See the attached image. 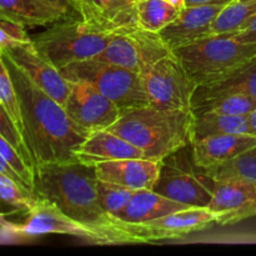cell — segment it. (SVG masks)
<instances>
[{
  "instance_id": "8",
  "label": "cell",
  "mask_w": 256,
  "mask_h": 256,
  "mask_svg": "<svg viewBox=\"0 0 256 256\" xmlns=\"http://www.w3.org/2000/svg\"><path fill=\"white\" fill-rule=\"evenodd\" d=\"M20 222L8 220L0 212V229L6 234L20 238H36L48 234H62L80 238L92 244H110L109 239L98 230L78 222L65 215L52 202L38 196L34 206Z\"/></svg>"
},
{
  "instance_id": "12",
  "label": "cell",
  "mask_w": 256,
  "mask_h": 256,
  "mask_svg": "<svg viewBox=\"0 0 256 256\" xmlns=\"http://www.w3.org/2000/svg\"><path fill=\"white\" fill-rule=\"evenodd\" d=\"M215 218L206 208H186L144 222H126V229L142 242L182 239L192 232L206 230Z\"/></svg>"
},
{
  "instance_id": "22",
  "label": "cell",
  "mask_w": 256,
  "mask_h": 256,
  "mask_svg": "<svg viewBox=\"0 0 256 256\" xmlns=\"http://www.w3.org/2000/svg\"><path fill=\"white\" fill-rule=\"evenodd\" d=\"M186 208L189 206L174 202L154 190L142 189L134 192L129 204L116 218L126 222H144Z\"/></svg>"
},
{
  "instance_id": "9",
  "label": "cell",
  "mask_w": 256,
  "mask_h": 256,
  "mask_svg": "<svg viewBox=\"0 0 256 256\" xmlns=\"http://www.w3.org/2000/svg\"><path fill=\"white\" fill-rule=\"evenodd\" d=\"M172 52L158 32L135 28L112 35L102 54L94 59L142 74Z\"/></svg>"
},
{
  "instance_id": "11",
  "label": "cell",
  "mask_w": 256,
  "mask_h": 256,
  "mask_svg": "<svg viewBox=\"0 0 256 256\" xmlns=\"http://www.w3.org/2000/svg\"><path fill=\"white\" fill-rule=\"evenodd\" d=\"M64 108L72 122L88 134L109 129L122 116L114 102L85 82H70Z\"/></svg>"
},
{
  "instance_id": "38",
  "label": "cell",
  "mask_w": 256,
  "mask_h": 256,
  "mask_svg": "<svg viewBox=\"0 0 256 256\" xmlns=\"http://www.w3.org/2000/svg\"><path fill=\"white\" fill-rule=\"evenodd\" d=\"M168 2H170L172 5H174L175 8H178V9L182 10L185 9V0H166Z\"/></svg>"
},
{
  "instance_id": "10",
  "label": "cell",
  "mask_w": 256,
  "mask_h": 256,
  "mask_svg": "<svg viewBox=\"0 0 256 256\" xmlns=\"http://www.w3.org/2000/svg\"><path fill=\"white\" fill-rule=\"evenodd\" d=\"M142 76L150 105L190 110L196 84L172 52L142 72Z\"/></svg>"
},
{
  "instance_id": "27",
  "label": "cell",
  "mask_w": 256,
  "mask_h": 256,
  "mask_svg": "<svg viewBox=\"0 0 256 256\" xmlns=\"http://www.w3.org/2000/svg\"><path fill=\"white\" fill-rule=\"evenodd\" d=\"M256 14V0L240 2L234 0L225 5L212 25V35L232 34L242 29L248 20Z\"/></svg>"
},
{
  "instance_id": "6",
  "label": "cell",
  "mask_w": 256,
  "mask_h": 256,
  "mask_svg": "<svg viewBox=\"0 0 256 256\" xmlns=\"http://www.w3.org/2000/svg\"><path fill=\"white\" fill-rule=\"evenodd\" d=\"M62 72L69 82H85L99 90L119 108L122 115L150 105L142 74L132 70L90 59L69 65Z\"/></svg>"
},
{
  "instance_id": "33",
  "label": "cell",
  "mask_w": 256,
  "mask_h": 256,
  "mask_svg": "<svg viewBox=\"0 0 256 256\" xmlns=\"http://www.w3.org/2000/svg\"><path fill=\"white\" fill-rule=\"evenodd\" d=\"M232 35L242 42L256 44V14L248 20V22L242 29L232 32Z\"/></svg>"
},
{
  "instance_id": "36",
  "label": "cell",
  "mask_w": 256,
  "mask_h": 256,
  "mask_svg": "<svg viewBox=\"0 0 256 256\" xmlns=\"http://www.w3.org/2000/svg\"><path fill=\"white\" fill-rule=\"evenodd\" d=\"M0 175H6V176H10V178H12V179H15V180H18V182H22V180H20V178L18 176L16 172H15L14 170L10 168V165L8 164L4 159H2V155H0Z\"/></svg>"
},
{
  "instance_id": "13",
  "label": "cell",
  "mask_w": 256,
  "mask_h": 256,
  "mask_svg": "<svg viewBox=\"0 0 256 256\" xmlns=\"http://www.w3.org/2000/svg\"><path fill=\"white\" fill-rule=\"evenodd\" d=\"M206 209L219 225H232L256 216V182L242 178L215 180Z\"/></svg>"
},
{
  "instance_id": "28",
  "label": "cell",
  "mask_w": 256,
  "mask_h": 256,
  "mask_svg": "<svg viewBox=\"0 0 256 256\" xmlns=\"http://www.w3.org/2000/svg\"><path fill=\"white\" fill-rule=\"evenodd\" d=\"M205 170L214 180L242 178L256 182V145L220 166Z\"/></svg>"
},
{
  "instance_id": "30",
  "label": "cell",
  "mask_w": 256,
  "mask_h": 256,
  "mask_svg": "<svg viewBox=\"0 0 256 256\" xmlns=\"http://www.w3.org/2000/svg\"><path fill=\"white\" fill-rule=\"evenodd\" d=\"M0 102L6 109V112H9L10 118H12V122H15V125H16V128L22 135L24 126H22V112H20L16 90H15L14 82H12V76H10L6 64L2 59V52H0Z\"/></svg>"
},
{
  "instance_id": "16",
  "label": "cell",
  "mask_w": 256,
  "mask_h": 256,
  "mask_svg": "<svg viewBox=\"0 0 256 256\" xmlns=\"http://www.w3.org/2000/svg\"><path fill=\"white\" fill-rule=\"evenodd\" d=\"M225 5L186 6L158 34L172 50L212 35V25Z\"/></svg>"
},
{
  "instance_id": "26",
  "label": "cell",
  "mask_w": 256,
  "mask_h": 256,
  "mask_svg": "<svg viewBox=\"0 0 256 256\" xmlns=\"http://www.w3.org/2000/svg\"><path fill=\"white\" fill-rule=\"evenodd\" d=\"M182 10L166 0H138L139 28L152 32H159L179 16Z\"/></svg>"
},
{
  "instance_id": "20",
  "label": "cell",
  "mask_w": 256,
  "mask_h": 256,
  "mask_svg": "<svg viewBox=\"0 0 256 256\" xmlns=\"http://www.w3.org/2000/svg\"><path fill=\"white\" fill-rule=\"evenodd\" d=\"M72 16V12L42 0H0V20L25 28L46 26Z\"/></svg>"
},
{
  "instance_id": "4",
  "label": "cell",
  "mask_w": 256,
  "mask_h": 256,
  "mask_svg": "<svg viewBox=\"0 0 256 256\" xmlns=\"http://www.w3.org/2000/svg\"><path fill=\"white\" fill-rule=\"evenodd\" d=\"M172 54L198 86L218 79L255 56L256 44L239 42L232 34L209 35L176 48Z\"/></svg>"
},
{
  "instance_id": "29",
  "label": "cell",
  "mask_w": 256,
  "mask_h": 256,
  "mask_svg": "<svg viewBox=\"0 0 256 256\" xmlns=\"http://www.w3.org/2000/svg\"><path fill=\"white\" fill-rule=\"evenodd\" d=\"M96 188L102 206L108 214L115 218L126 208L132 198L134 196V192H136V190L128 189V188L110 184L102 180H98Z\"/></svg>"
},
{
  "instance_id": "23",
  "label": "cell",
  "mask_w": 256,
  "mask_h": 256,
  "mask_svg": "<svg viewBox=\"0 0 256 256\" xmlns=\"http://www.w3.org/2000/svg\"><path fill=\"white\" fill-rule=\"evenodd\" d=\"M226 134H250L248 116L219 114L212 112L194 115L192 140Z\"/></svg>"
},
{
  "instance_id": "14",
  "label": "cell",
  "mask_w": 256,
  "mask_h": 256,
  "mask_svg": "<svg viewBox=\"0 0 256 256\" xmlns=\"http://www.w3.org/2000/svg\"><path fill=\"white\" fill-rule=\"evenodd\" d=\"M76 14L95 32L110 36L139 28L138 0H76Z\"/></svg>"
},
{
  "instance_id": "1",
  "label": "cell",
  "mask_w": 256,
  "mask_h": 256,
  "mask_svg": "<svg viewBox=\"0 0 256 256\" xmlns=\"http://www.w3.org/2000/svg\"><path fill=\"white\" fill-rule=\"evenodd\" d=\"M22 112V136L35 169L54 162H76L74 152L89 134L72 122L62 104L40 89L2 52Z\"/></svg>"
},
{
  "instance_id": "31",
  "label": "cell",
  "mask_w": 256,
  "mask_h": 256,
  "mask_svg": "<svg viewBox=\"0 0 256 256\" xmlns=\"http://www.w3.org/2000/svg\"><path fill=\"white\" fill-rule=\"evenodd\" d=\"M0 135L2 138L8 140L15 149L18 150L20 155L25 159V162L29 165H32L34 168V164H32V156H30V152L28 150L26 144H25V140L22 138V132H19V129L16 128L15 122H12V119L10 118L9 112H6L2 104L0 102ZM35 170V168H34Z\"/></svg>"
},
{
  "instance_id": "18",
  "label": "cell",
  "mask_w": 256,
  "mask_h": 256,
  "mask_svg": "<svg viewBox=\"0 0 256 256\" xmlns=\"http://www.w3.org/2000/svg\"><path fill=\"white\" fill-rule=\"evenodd\" d=\"M74 155L76 162L92 168L112 160L144 158V152L139 148L109 130L90 132Z\"/></svg>"
},
{
  "instance_id": "34",
  "label": "cell",
  "mask_w": 256,
  "mask_h": 256,
  "mask_svg": "<svg viewBox=\"0 0 256 256\" xmlns=\"http://www.w3.org/2000/svg\"><path fill=\"white\" fill-rule=\"evenodd\" d=\"M42 2L54 5V6L60 8V9L68 10L70 12H76V0H42Z\"/></svg>"
},
{
  "instance_id": "7",
  "label": "cell",
  "mask_w": 256,
  "mask_h": 256,
  "mask_svg": "<svg viewBox=\"0 0 256 256\" xmlns=\"http://www.w3.org/2000/svg\"><path fill=\"white\" fill-rule=\"evenodd\" d=\"M214 188L215 180L195 162L192 144H188L160 160L152 190L189 208H206Z\"/></svg>"
},
{
  "instance_id": "3",
  "label": "cell",
  "mask_w": 256,
  "mask_h": 256,
  "mask_svg": "<svg viewBox=\"0 0 256 256\" xmlns=\"http://www.w3.org/2000/svg\"><path fill=\"white\" fill-rule=\"evenodd\" d=\"M106 130L139 148L144 159L160 162L175 150L192 144L194 114L192 110L146 105L122 114Z\"/></svg>"
},
{
  "instance_id": "37",
  "label": "cell",
  "mask_w": 256,
  "mask_h": 256,
  "mask_svg": "<svg viewBox=\"0 0 256 256\" xmlns=\"http://www.w3.org/2000/svg\"><path fill=\"white\" fill-rule=\"evenodd\" d=\"M248 122H249L250 128V134L256 136V108L248 115Z\"/></svg>"
},
{
  "instance_id": "19",
  "label": "cell",
  "mask_w": 256,
  "mask_h": 256,
  "mask_svg": "<svg viewBox=\"0 0 256 256\" xmlns=\"http://www.w3.org/2000/svg\"><path fill=\"white\" fill-rule=\"evenodd\" d=\"M192 155L200 168L220 166L256 145L250 134H226L192 140Z\"/></svg>"
},
{
  "instance_id": "39",
  "label": "cell",
  "mask_w": 256,
  "mask_h": 256,
  "mask_svg": "<svg viewBox=\"0 0 256 256\" xmlns=\"http://www.w3.org/2000/svg\"><path fill=\"white\" fill-rule=\"evenodd\" d=\"M240 2H254V0H240Z\"/></svg>"
},
{
  "instance_id": "32",
  "label": "cell",
  "mask_w": 256,
  "mask_h": 256,
  "mask_svg": "<svg viewBox=\"0 0 256 256\" xmlns=\"http://www.w3.org/2000/svg\"><path fill=\"white\" fill-rule=\"evenodd\" d=\"M29 42H32V38L26 32V28L0 20V52L15 45Z\"/></svg>"
},
{
  "instance_id": "25",
  "label": "cell",
  "mask_w": 256,
  "mask_h": 256,
  "mask_svg": "<svg viewBox=\"0 0 256 256\" xmlns=\"http://www.w3.org/2000/svg\"><path fill=\"white\" fill-rule=\"evenodd\" d=\"M38 200V195L18 180L0 175V208L2 214H25Z\"/></svg>"
},
{
  "instance_id": "17",
  "label": "cell",
  "mask_w": 256,
  "mask_h": 256,
  "mask_svg": "<svg viewBox=\"0 0 256 256\" xmlns=\"http://www.w3.org/2000/svg\"><path fill=\"white\" fill-rule=\"evenodd\" d=\"M160 172V162L135 158L100 162L95 166L98 180L132 190H152Z\"/></svg>"
},
{
  "instance_id": "5",
  "label": "cell",
  "mask_w": 256,
  "mask_h": 256,
  "mask_svg": "<svg viewBox=\"0 0 256 256\" xmlns=\"http://www.w3.org/2000/svg\"><path fill=\"white\" fill-rule=\"evenodd\" d=\"M110 35L95 32L80 18H66L54 22L32 38L38 52L59 70L79 62L96 58L102 52Z\"/></svg>"
},
{
  "instance_id": "15",
  "label": "cell",
  "mask_w": 256,
  "mask_h": 256,
  "mask_svg": "<svg viewBox=\"0 0 256 256\" xmlns=\"http://www.w3.org/2000/svg\"><path fill=\"white\" fill-rule=\"evenodd\" d=\"M18 66L48 95L65 106L70 92V82L62 70L45 59L36 50L32 42H22L4 50Z\"/></svg>"
},
{
  "instance_id": "24",
  "label": "cell",
  "mask_w": 256,
  "mask_h": 256,
  "mask_svg": "<svg viewBox=\"0 0 256 256\" xmlns=\"http://www.w3.org/2000/svg\"><path fill=\"white\" fill-rule=\"evenodd\" d=\"M256 108V99L248 94H219L192 102L190 110L194 115L202 112H219L226 115L248 116Z\"/></svg>"
},
{
  "instance_id": "35",
  "label": "cell",
  "mask_w": 256,
  "mask_h": 256,
  "mask_svg": "<svg viewBox=\"0 0 256 256\" xmlns=\"http://www.w3.org/2000/svg\"><path fill=\"white\" fill-rule=\"evenodd\" d=\"M234 0H185V6H198V5H228Z\"/></svg>"
},
{
  "instance_id": "21",
  "label": "cell",
  "mask_w": 256,
  "mask_h": 256,
  "mask_svg": "<svg viewBox=\"0 0 256 256\" xmlns=\"http://www.w3.org/2000/svg\"><path fill=\"white\" fill-rule=\"evenodd\" d=\"M238 92L248 94L256 99V55L218 79L198 85L192 102L212 95Z\"/></svg>"
},
{
  "instance_id": "2",
  "label": "cell",
  "mask_w": 256,
  "mask_h": 256,
  "mask_svg": "<svg viewBox=\"0 0 256 256\" xmlns=\"http://www.w3.org/2000/svg\"><path fill=\"white\" fill-rule=\"evenodd\" d=\"M95 168L79 162H54L35 169L34 192L65 215L98 230L110 244H138L126 222L108 214L98 194Z\"/></svg>"
}]
</instances>
